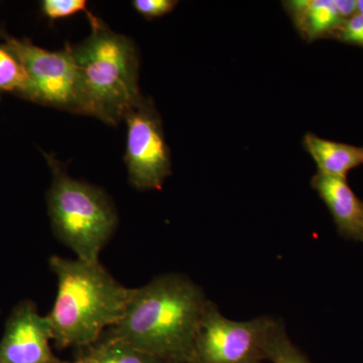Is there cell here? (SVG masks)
Instances as JSON below:
<instances>
[{"mask_svg":"<svg viewBox=\"0 0 363 363\" xmlns=\"http://www.w3.org/2000/svg\"><path fill=\"white\" fill-rule=\"evenodd\" d=\"M333 39L340 40L344 44L363 48V13H355L344 21Z\"/></svg>","mask_w":363,"mask_h":363,"instance_id":"2e32d148","label":"cell"},{"mask_svg":"<svg viewBox=\"0 0 363 363\" xmlns=\"http://www.w3.org/2000/svg\"><path fill=\"white\" fill-rule=\"evenodd\" d=\"M125 162L128 179L138 190H161L171 174V156L162 121L154 105L145 98L126 116Z\"/></svg>","mask_w":363,"mask_h":363,"instance_id":"52a82bcc","label":"cell"},{"mask_svg":"<svg viewBox=\"0 0 363 363\" xmlns=\"http://www.w3.org/2000/svg\"><path fill=\"white\" fill-rule=\"evenodd\" d=\"M277 321L269 316L233 321L210 301L196 334L191 363H264Z\"/></svg>","mask_w":363,"mask_h":363,"instance_id":"5b68a950","label":"cell"},{"mask_svg":"<svg viewBox=\"0 0 363 363\" xmlns=\"http://www.w3.org/2000/svg\"><path fill=\"white\" fill-rule=\"evenodd\" d=\"M283 4L306 42L333 39L346 21L339 11L338 0H291Z\"/></svg>","mask_w":363,"mask_h":363,"instance_id":"30bf717a","label":"cell"},{"mask_svg":"<svg viewBox=\"0 0 363 363\" xmlns=\"http://www.w3.org/2000/svg\"><path fill=\"white\" fill-rule=\"evenodd\" d=\"M48 161L52 173L48 211L55 235L78 259L99 262L100 252L116 229V208L104 191L72 178L56 160Z\"/></svg>","mask_w":363,"mask_h":363,"instance_id":"277c9868","label":"cell"},{"mask_svg":"<svg viewBox=\"0 0 363 363\" xmlns=\"http://www.w3.org/2000/svg\"><path fill=\"white\" fill-rule=\"evenodd\" d=\"M65 363H168L156 355L133 347L121 339L102 334L96 342L78 350L75 359Z\"/></svg>","mask_w":363,"mask_h":363,"instance_id":"7c38bea8","label":"cell"},{"mask_svg":"<svg viewBox=\"0 0 363 363\" xmlns=\"http://www.w3.org/2000/svg\"><path fill=\"white\" fill-rule=\"evenodd\" d=\"M30 87V78L21 62L0 45V90L13 91L28 98Z\"/></svg>","mask_w":363,"mask_h":363,"instance_id":"4fadbf2b","label":"cell"},{"mask_svg":"<svg viewBox=\"0 0 363 363\" xmlns=\"http://www.w3.org/2000/svg\"><path fill=\"white\" fill-rule=\"evenodd\" d=\"M311 186L330 211L339 234L363 242V201L350 187L347 179L317 172Z\"/></svg>","mask_w":363,"mask_h":363,"instance_id":"9c48e42d","label":"cell"},{"mask_svg":"<svg viewBox=\"0 0 363 363\" xmlns=\"http://www.w3.org/2000/svg\"><path fill=\"white\" fill-rule=\"evenodd\" d=\"M306 150L309 152L318 167V172L325 175L347 179L351 169L363 164V145H346L307 133L303 140Z\"/></svg>","mask_w":363,"mask_h":363,"instance_id":"8fae6325","label":"cell"},{"mask_svg":"<svg viewBox=\"0 0 363 363\" xmlns=\"http://www.w3.org/2000/svg\"><path fill=\"white\" fill-rule=\"evenodd\" d=\"M4 39V47L21 62L30 78L28 99L86 114L82 82L68 47L65 51L51 52L28 40L9 35Z\"/></svg>","mask_w":363,"mask_h":363,"instance_id":"8992f818","label":"cell"},{"mask_svg":"<svg viewBox=\"0 0 363 363\" xmlns=\"http://www.w3.org/2000/svg\"><path fill=\"white\" fill-rule=\"evenodd\" d=\"M42 7L48 18L59 20L85 11L87 2L85 0H45Z\"/></svg>","mask_w":363,"mask_h":363,"instance_id":"9a60e30c","label":"cell"},{"mask_svg":"<svg viewBox=\"0 0 363 363\" xmlns=\"http://www.w3.org/2000/svg\"><path fill=\"white\" fill-rule=\"evenodd\" d=\"M267 360L272 363H312L289 338L281 320L276 326L267 346Z\"/></svg>","mask_w":363,"mask_h":363,"instance_id":"5bb4252c","label":"cell"},{"mask_svg":"<svg viewBox=\"0 0 363 363\" xmlns=\"http://www.w3.org/2000/svg\"><path fill=\"white\" fill-rule=\"evenodd\" d=\"M49 264L58 283L56 300L47 315L52 342L58 350L92 345L121 321L135 289L121 285L100 262L54 255Z\"/></svg>","mask_w":363,"mask_h":363,"instance_id":"7a4b0ae2","label":"cell"},{"mask_svg":"<svg viewBox=\"0 0 363 363\" xmlns=\"http://www.w3.org/2000/svg\"><path fill=\"white\" fill-rule=\"evenodd\" d=\"M178 2L174 0H135L133 7L147 18H159L175 9Z\"/></svg>","mask_w":363,"mask_h":363,"instance_id":"e0dca14e","label":"cell"},{"mask_svg":"<svg viewBox=\"0 0 363 363\" xmlns=\"http://www.w3.org/2000/svg\"><path fill=\"white\" fill-rule=\"evenodd\" d=\"M92 32L80 45L68 47L77 66L86 114L114 125L143 97L138 88V58L128 38L89 14Z\"/></svg>","mask_w":363,"mask_h":363,"instance_id":"3957f363","label":"cell"},{"mask_svg":"<svg viewBox=\"0 0 363 363\" xmlns=\"http://www.w3.org/2000/svg\"><path fill=\"white\" fill-rule=\"evenodd\" d=\"M357 13H363V0H357Z\"/></svg>","mask_w":363,"mask_h":363,"instance_id":"ac0fdd59","label":"cell"},{"mask_svg":"<svg viewBox=\"0 0 363 363\" xmlns=\"http://www.w3.org/2000/svg\"><path fill=\"white\" fill-rule=\"evenodd\" d=\"M52 332L30 300L18 303L9 315L0 340V363H65L52 352Z\"/></svg>","mask_w":363,"mask_h":363,"instance_id":"ba28073f","label":"cell"},{"mask_svg":"<svg viewBox=\"0 0 363 363\" xmlns=\"http://www.w3.org/2000/svg\"><path fill=\"white\" fill-rule=\"evenodd\" d=\"M209 302L201 286L185 274H162L135 289L121 321L104 334L166 362L191 363Z\"/></svg>","mask_w":363,"mask_h":363,"instance_id":"6da1fadb","label":"cell"}]
</instances>
